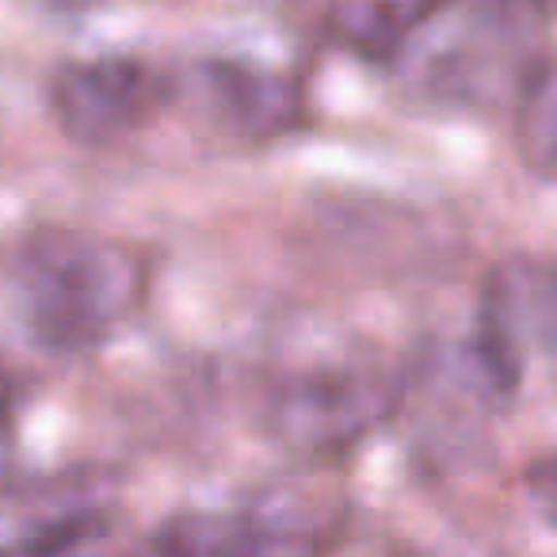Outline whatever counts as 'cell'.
Returning a JSON list of instances; mask_svg holds the SVG:
<instances>
[{"mask_svg":"<svg viewBox=\"0 0 557 557\" xmlns=\"http://www.w3.org/2000/svg\"><path fill=\"white\" fill-rule=\"evenodd\" d=\"M32 329L62 351L103 344L141 310L149 268L131 245L85 230H42L20 252Z\"/></svg>","mask_w":557,"mask_h":557,"instance_id":"obj_1","label":"cell"},{"mask_svg":"<svg viewBox=\"0 0 557 557\" xmlns=\"http://www.w3.org/2000/svg\"><path fill=\"white\" fill-rule=\"evenodd\" d=\"M546 12L534 0H409L382 58L440 100H485L519 70Z\"/></svg>","mask_w":557,"mask_h":557,"instance_id":"obj_2","label":"cell"},{"mask_svg":"<svg viewBox=\"0 0 557 557\" xmlns=\"http://www.w3.org/2000/svg\"><path fill=\"white\" fill-rule=\"evenodd\" d=\"M405 401V386L382 367L325 363L275 382L263 428L298 458H336L379 432Z\"/></svg>","mask_w":557,"mask_h":557,"instance_id":"obj_3","label":"cell"},{"mask_svg":"<svg viewBox=\"0 0 557 557\" xmlns=\"http://www.w3.org/2000/svg\"><path fill=\"white\" fill-rule=\"evenodd\" d=\"M473 348L493 379L519 389L534 363L557 374V263L542 256H508L488 271Z\"/></svg>","mask_w":557,"mask_h":557,"instance_id":"obj_4","label":"cell"},{"mask_svg":"<svg viewBox=\"0 0 557 557\" xmlns=\"http://www.w3.org/2000/svg\"><path fill=\"white\" fill-rule=\"evenodd\" d=\"M164 103V81L134 58L70 62L50 81L54 119L81 146H111L153 119Z\"/></svg>","mask_w":557,"mask_h":557,"instance_id":"obj_5","label":"cell"},{"mask_svg":"<svg viewBox=\"0 0 557 557\" xmlns=\"http://www.w3.org/2000/svg\"><path fill=\"white\" fill-rule=\"evenodd\" d=\"M207 81V100L230 131H240L248 138H271L295 126L302 111V92L295 81L283 73L260 70V65H210L202 73Z\"/></svg>","mask_w":557,"mask_h":557,"instance_id":"obj_6","label":"cell"},{"mask_svg":"<svg viewBox=\"0 0 557 557\" xmlns=\"http://www.w3.org/2000/svg\"><path fill=\"white\" fill-rule=\"evenodd\" d=\"M516 146L527 169L557 180V58L534 65L519 85Z\"/></svg>","mask_w":557,"mask_h":557,"instance_id":"obj_7","label":"cell"},{"mask_svg":"<svg viewBox=\"0 0 557 557\" xmlns=\"http://www.w3.org/2000/svg\"><path fill=\"white\" fill-rule=\"evenodd\" d=\"M527 488H531V504L539 508V516L557 531V450L527 473Z\"/></svg>","mask_w":557,"mask_h":557,"instance_id":"obj_8","label":"cell"},{"mask_svg":"<svg viewBox=\"0 0 557 557\" xmlns=\"http://www.w3.org/2000/svg\"><path fill=\"white\" fill-rule=\"evenodd\" d=\"M534 4H539V9L546 12V16H549V12H557V0H534Z\"/></svg>","mask_w":557,"mask_h":557,"instance_id":"obj_9","label":"cell"}]
</instances>
